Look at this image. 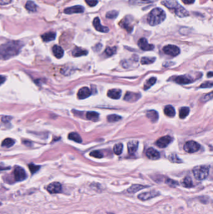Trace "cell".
Returning a JSON list of instances; mask_svg holds the SVG:
<instances>
[{
    "label": "cell",
    "instance_id": "18",
    "mask_svg": "<svg viewBox=\"0 0 213 214\" xmlns=\"http://www.w3.org/2000/svg\"><path fill=\"white\" fill-rule=\"evenodd\" d=\"M127 18L128 16H126L123 19V21L121 23H119V25L124 28L128 33H131L133 30V27L131 25V21Z\"/></svg>",
    "mask_w": 213,
    "mask_h": 214
},
{
    "label": "cell",
    "instance_id": "42",
    "mask_svg": "<svg viewBox=\"0 0 213 214\" xmlns=\"http://www.w3.org/2000/svg\"><path fill=\"white\" fill-rule=\"evenodd\" d=\"M116 52V47H107L105 49V53L108 56H111Z\"/></svg>",
    "mask_w": 213,
    "mask_h": 214
},
{
    "label": "cell",
    "instance_id": "40",
    "mask_svg": "<svg viewBox=\"0 0 213 214\" xmlns=\"http://www.w3.org/2000/svg\"><path fill=\"white\" fill-rule=\"evenodd\" d=\"M164 183L171 187H175V186H177L179 185V183L177 181H176L174 180H172V179L169 178H166Z\"/></svg>",
    "mask_w": 213,
    "mask_h": 214
},
{
    "label": "cell",
    "instance_id": "22",
    "mask_svg": "<svg viewBox=\"0 0 213 214\" xmlns=\"http://www.w3.org/2000/svg\"><path fill=\"white\" fill-rule=\"evenodd\" d=\"M52 51L53 54L57 58H61L64 55V51L60 46L54 45L52 48Z\"/></svg>",
    "mask_w": 213,
    "mask_h": 214
},
{
    "label": "cell",
    "instance_id": "33",
    "mask_svg": "<svg viewBox=\"0 0 213 214\" xmlns=\"http://www.w3.org/2000/svg\"><path fill=\"white\" fill-rule=\"evenodd\" d=\"M14 143H15V141L13 139L10 138H7L2 141V142L1 143V146L3 147L9 148V147H11L12 146H13Z\"/></svg>",
    "mask_w": 213,
    "mask_h": 214
},
{
    "label": "cell",
    "instance_id": "21",
    "mask_svg": "<svg viewBox=\"0 0 213 214\" xmlns=\"http://www.w3.org/2000/svg\"><path fill=\"white\" fill-rule=\"evenodd\" d=\"M107 96L112 99H119L121 96V91L119 89H112L107 91Z\"/></svg>",
    "mask_w": 213,
    "mask_h": 214
},
{
    "label": "cell",
    "instance_id": "39",
    "mask_svg": "<svg viewBox=\"0 0 213 214\" xmlns=\"http://www.w3.org/2000/svg\"><path fill=\"white\" fill-rule=\"evenodd\" d=\"M211 99H213V91H211V93L203 95L200 99L201 101L202 102H206Z\"/></svg>",
    "mask_w": 213,
    "mask_h": 214
},
{
    "label": "cell",
    "instance_id": "14",
    "mask_svg": "<svg viewBox=\"0 0 213 214\" xmlns=\"http://www.w3.org/2000/svg\"><path fill=\"white\" fill-rule=\"evenodd\" d=\"M92 24H93V26L94 27V28L97 31H99V32H101V33H107L109 31V28L107 27L104 26H102L101 24L100 19H99V18L98 17H96L94 19Z\"/></svg>",
    "mask_w": 213,
    "mask_h": 214
},
{
    "label": "cell",
    "instance_id": "23",
    "mask_svg": "<svg viewBox=\"0 0 213 214\" xmlns=\"http://www.w3.org/2000/svg\"><path fill=\"white\" fill-rule=\"evenodd\" d=\"M149 187V186L147 185H139V184H135V185H132V186H131L128 189H127V192L130 193H134L142 189L146 188Z\"/></svg>",
    "mask_w": 213,
    "mask_h": 214
},
{
    "label": "cell",
    "instance_id": "6",
    "mask_svg": "<svg viewBox=\"0 0 213 214\" xmlns=\"http://www.w3.org/2000/svg\"><path fill=\"white\" fill-rule=\"evenodd\" d=\"M14 179L16 181H21L27 178V174L25 170L19 166H15L13 171Z\"/></svg>",
    "mask_w": 213,
    "mask_h": 214
},
{
    "label": "cell",
    "instance_id": "26",
    "mask_svg": "<svg viewBox=\"0 0 213 214\" xmlns=\"http://www.w3.org/2000/svg\"><path fill=\"white\" fill-rule=\"evenodd\" d=\"M164 114L169 117H174L176 115L174 108L172 105H167L164 109Z\"/></svg>",
    "mask_w": 213,
    "mask_h": 214
},
{
    "label": "cell",
    "instance_id": "1",
    "mask_svg": "<svg viewBox=\"0 0 213 214\" xmlns=\"http://www.w3.org/2000/svg\"><path fill=\"white\" fill-rule=\"evenodd\" d=\"M23 44L19 41H9L1 46V57L4 59H7L17 55Z\"/></svg>",
    "mask_w": 213,
    "mask_h": 214
},
{
    "label": "cell",
    "instance_id": "3",
    "mask_svg": "<svg viewBox=\"0 0 213 214\" xmlns=\"http://www.w3.org/2000/svg\"><path fill=\"white\" fill-rule=\"evenodd\" d=\"M161 3L164 6L172 10L173 12L180 18H184L189 16L188 11L176 0H162Z\"/></svg>",
    "mask_w": 213,
    "mask_h": 214
},
{
    "label": "cell",
    "instance_id": "35",
    "mask_svg": "<svg viewBox=\"0 0 213 214\" xmlns=\"http://www.w3.org/2000/svg\"><path fill=\"white\" fill-rule=\"evenodd\" d=\"M123 150V145L121 143H117L114 145V148H113V151L116 155H120L121 154L122 151Z\"/></svg>",
    "mask_w": 213,
    "mask_h": 214
},
{
    "label": "cell",
    "instance_id": "8",
    "mask_svg": "<svg viewBox=\"0 0 213 214\" xmlns=\"http://www.w3.org/2000/svg\"><path fill=\"white\" fill-rule=\"evenodd\" d=\"M172 80L176 83L179 84H189V83H192L195 79H193L192 77L189 75L184 74V75H180V76H175L174 78H172Z\"/></svg>",
    "mask_w": 213,
    "mask_h": 214
},
{
    "label": "cell",
    "instance_id": "13",
    "mask_svg": "<svg viewBox=\"0 0 213 214\" xmlns=\"http://www.w3.org/2000/svg\"><path fill=\"white\" fill-rule=\"evenodd\" d=\"M84 11V8L81 5L73 6L72 7L64 9V13L67 14H71L73 13H82Z\"/></svg>",
    "mask_w": 213,
    "mask_h": 214
},
{
    "label": "cell",
    "instance_id": "15",
    "mask_svg": "<svg viewBox=\"0 0 213 214\" xmlns=\"http://www.w3.org/2000/svg\"><path fill=\"white\" fill-rule=\"evenodd\" d=\"M141 94L139 93H134L127 91L124 98V99L128 102H135L141 98Z\"/></svg>",
    "mask_w": 213,
    "mask_h": 214
},
{
    "label": "cell",
    "instance_id": "17",
    "mask_svg": "<svg viewBox=\"0 0 213 214\" xmlns=\"http://www.w3.org/2000/svg\"><path fill=\"white\" fill-rule=\"evenodd\" d=\"M91 94V91L90 89L86 86L81 88L77 92V98L80 99H85L87 97H89Z\"/></svg>",
    "mask_w": 213,
    "mask_h": 214
},
{
    "label": "cell",
    "instance_id": "52",
    "mask_svg": "<svg viewBox=\"0 0 213 214\" xmlns=\"http://www.w3.org/2000/svg\"><path fill=\"white\" fill-rule=\"evenodd\" d=\"M4 79H5V78H4V76H1V84L4 82Z\"/></svg>",
    "mask_w": 213,
    "mask_h": 214
},
{
    "label": "cell",
    "instance_id": "25",
    "mask_svg": "<svg viewBox=\"0 0 213 214\" xmlns=\"http://www.w3.org/2000/svg\"><path fill=\"white\" fill-rule=\"evenodd\" d=\"M55 38H56V33L52 32V31L45 33L41 35L42 39L43 40V41H45V42L53 41L55 39Z\"/></svg>",
    "mask_w": 213,
    "mask_h": 214
},
{
    "label": "cell",
    "instance_id": "46",
    "mask_svg": "<svg viewBox=\"0 0 213 214\" xmlns=\"http://www.w3.org/2000/svg\"><path fill=\"white\" fill-rule=\"evenodd\" d=\"M85 1L90 7H94L98 3V0H85Z\"/></svg>",
    "mask_w": 213,
    "mask_h": 214
},
{
    "label": "cell",
    "instance_id": "41",
    "mask_svg": "<svg viewBox=\"0 0 213 214\" xmlns=\"http://www.w3.org/2000/svg\"><path fill=\"white\" fill-rule=\"evenodd\" d=\"M121 119V116L117 115H115V114L108 115L107 117V120L109 122H116V121H119Z\"/></svg>",
    "mask_w": 213,
    "mask_h": 214
},
{
    "label": "cell",
    "instance_id": "19",
    "mask_svg": "<svg viewBox=\"0 0 213 214\" xmlns=\"http://www.w3.org/2000/svg\"><path fill=\"white\" fill-rule=\"evenodd\" d=\"M139 143L137 141H131L127 143V150L130 155H132L136 153L137 150Z\"/></svg>",
    "mask_w": 213,
    "mask_h": 214
},
{
    "label": "cell",
    "instance_id": "45",
    "mask_svg": "<svg viewBox=\"0 0 213 214\" xmlns=\"http://www.w3.org/2000/svg\"><path fill=\"white\" fill-rule=\"evenodd\" d=\"M40 166L38 165H35L32 163H31L29 165V168L30 170V171H31L32 173H34L35 172H36L39 169Z\"/></svg>",
    "mask_w": 213,
    "mask_h": 214
},
{
    "label": "cell",
    "instance_id": "43",
    "mask_svg": "<svg viewBox=\"0 0 213 214\" xmlns=\"http://www.w3.org/2000/svg\"><path fill=\"white\" fill-rule=\"evenodd\" d=\"M90 155L91 156H93V157H95L97 158H101L103 157L102 153L99 150H94V151H91L90 153Z\"/></svg>",
    "mask_w": 213,
    "mask_h": 214
},
{
    "label": "cell",
    "instance_id": "47",
    "mask_svg": "<svg viewBox=\"0 0 213 214\" xmlns=\"http://www.w3.org/2000/svg\"><path fill=\"white\" fill-rule=\"evenodd\" d=\"M101 48H102V44L101 43H98V44H96L94 48H93V49L95 51H99L101 49Z\"/></svg>",
    "mask_w": 213,
    "mask_h": 214
},
{
    "label": "cell",
    "instance_id": "32",
    "mask_svg": "<svg viewBox=\"0 0 213 214\" xmlns=\"http://www.w3.org/2000/svg\"><path fill=\"white\" fill-rule=\"evenodd\" d=\"M189 111H190V110L188 107H186V106H184V107H182L180 110H179V117L181 119H184L185 118L189 113Z\"/></svg>",
    "mask_w": 213,
    "mask_h": 214
},
{
    "label": "cell",
    "instance_id": "53",
    "mask_svg": "<svg viewBox=\"0 0 213 214\" xmlns=\"http://www.w3.org/2000/svg\"><path fill=\"white\" fill-rule=\"evenodd\" d=\"M107 214H114V213H111V212H109V213H107Z\"/></svg>",
    "mask_w": 213,
    "mask_h": 214
},
{
    "label": "cell",
    "instance_id": "50",
    "mask_svg": "<svg viewBox=\"0 0 213 214\" xmlns=\"http://www.w3.org/2000/svg\"><path fill=\"white\" fill-rule=\"evenodd\" d=\"M11 119V116H3L2 118V121L3 122H7L9 121Z\"/></svg>",
    "mask_w": 213,
    "mask_h": 214
},
{
    "label": "cell",
    "instance_id": "48",
    "mask_svg": "<svg viewBox=\"0 0 213 214\" xmlns=\"http://www.w3.org/2000/svg\"><path fill=\"white\" fill-rule=\"evenodd\" d=\"M12 2V0H0L1 5H6L10 4Z\"/></svg>",
    "mask_w": 213,
    "mask_h": 214
},
{
    "label": "cell",
    "instance_id": "36",
    "mask_svg": "<svg viewBox=\"0 0 213 214\" xmlns=\"http://www.w3.org/2000/svg\"><path fill=\"white\" fill-rule=\"evenodd\" d=\"M156 60V58L151 57H143L141 59V63L142 64H149L154 63Z\"/></svg>",
    "mask_w": 213,
    "mask_h": 214
},
{
    "label": "cell",
    "instance_id": "24",
    "mask_svg": "<svg viewBox=\"0 0 213 214\" xmlns=\"http://www.w3.org/2000/svg\"><path fill=\"white\" fill-rule=\"evenodd\" d=\"M87 51L86 49H84L79 47H76L74 48V49L72 51V54L73 56L75 57H79L81 56H85L87 55Z\"/></svg>",
    "mask_w": 213,
    "mask_h": 214
},
{
    "label": "cell",
    "instance_id": "30",
    "mask_svg": "<svg viewBox=\"0 0 213 214\" xmlns=\"http://www.w3.org/2000/svg\"><path fill=\"white\" fill-rule=\"evenodd\" d=\"M182 184L183 186L186 188H191L193 186V182L192 178L189 176H186L184 178Z\"/></svg>",
    "mask_w": 213,
    "mask_h": 214
},
{
    "label": "cell",
    "instance_id": "20",
    "mask_svg": "<svg viewBox=\"0 0 213 214\" xmlns=\"http://www.w3.org/2000/svg\"><path fill=\"white\" fill-rule=\"evenodd\" d=\"M146 116L150 120L151 122H156L159 118V114L156 110H149L146 113Z\"/></svg>",
    "mask_w": 213,
    "mask_h": 214
},
{
    "label": "cell",
    "instance_id": "27",
    "mask_svg": "<svg viewBox=\"0 0 213 214\" xmlns=\"http://www.w3.org/2000/svg\"><path fill=\"white\" fill-rule=\"evenodd\" d=\"M26 9L31 12H36L37 11V5L32 1H27L25 4Z\"/></svg>",
    "mask_w": 213,
    "mask_h": 214
},
{
    "label": "cell",
    "instance_id": "44",
    "mask_svg": "<svg viewBox=\"0 0 213 214\" xmlns=\"http://www.w3.org/2000/svg\"><path fill=\"white\" fill-rule=\"evenodd\" d=\"M211 87H213V82L212 81H206L205 83H202L199 86V88H207Z\"/></svg>",
    "mask_w": 213,
    "mask_h": 214
},
{
    "label": "cell",
    "instance_id": "12",
    "mask_svg": "<svg viewBox=\"0 0 213 214\" xmlns=\"http://www.w3.org/2000/svg\"><path fill=\"white\" fill-rule=\"evenodd\" d=\"M138 46L143 51H151L154 48V46L152 44H149L147 40L145 38H141L137 42Z\"/></svg>",
    "mask_w": 213,
    "mask_h": 214
},
{
    "label": "cell",
    "instance_id": "5",
    "mask_svg": "<svg viewBox=\"0 0 213 214\" xmlns=\"http://www.w3.org/2000/svg\"><path fill=\"white\" fill-rule=\"evenodd\" d=\"M201 148L200 145L193 140H189L186 142L184 145V150L187 153H192L197 151Z\"/></svg>",
    "mask_w": 213,
    "mask_h": 214
},
{
    "label": "cell",
    "instance_id": "9",
    "mask_svg": "<svg viewBox=\"0 0 213 214\" xmlns=\"http://www.w3.org/2000/svg\"><path fill=\"white\" fill-rule=\"evenodd\" d=\"M173 138L171 137L169 135H166L162 137H161L159 138L155 143L156 145L158 147L161 148H164L167 147L172 141H173Z\"/></svg>",
    "mask_w": 213,
    "mask_h": 214
},
{
    "label": "cell",
    "instance_id": "28",
    "mask_svg": "<svg viewBox=\"0 0 213 214\" xmlns=\"http://www.w3.org/2000/svg\"><path fill=\"white\" fill-rule=\"evenodd\" d=\"M68 138L77 143H81L82 138L81 136L76 132H71L68 135Z\"/></svg>",
    "mask_w": 213,
    "mask_h": 214
},
{
    "label": "cell",
    "instance_id": "37",
    "mask_svg": "<svg viewBox=\"0 0 213 214\" xmlns=\"http://www.w3.org/2000/svg\"><path fill=\"white\" fill-rule=\"evenodd\" d=\"M118 11L116 10H112V11H108L106 14V17L107 18L109 19H115L118 16Z\"/></svg>",
    "mask_w": 213,
    "mask_h": 214
},
{
    "label": "cell",
    "instance_id": "2",
    "mask_svg": "<svg viewBox=\"0 0 213 214\" xmlns=\"http://www.w3.org/2000/svg\"><path fill=\"white\" fill-rule=\"evenodd\" d=\"M166 18L165 11L160 8H154L149 13L147 18V23L151 26H156L161 24Z\"/></svg>",
    "mask_w": 213,
    "mask_h": 214
},
{
    "label": "cell",
    "instance_id": "16",
    "mask_svg": "<svg viewBox=\"0 0 213 214\" xmlns=\"http://www.w3.org/2000/svg\"><path fill=\"white\" fill-rule=\"evenodd\" d=\"M146 156L150 160H157L160 157L159 152L154 148H149L146 151Z\"/></svg>",
    "mask_w": 213,
    "mask_h": 214
},
{
    "label": "cell",
    "instance_id": "54",
    "mask_svg": "<svg viewBox=\"0 0 213 214\" xmlns=\"http://www.w3.org/2000/svg\"><path fill=\"white\" fill-rule=\"evenodd\" d=\"M212 1H213V0H212Z\"/></svg>",
    "mask_w": 213,
    "mask_h": 214
},
{
    "label": "cell",
    "instance_id": "38",
    "mask_svg": "<svg viewBox=\"0 0 213 214\" xmlns=\"http://www.w3.org/2000/svg\"><path fill=\"white\" fill-rule=\"evenodd\" d=\"M168 158H169V160L171 161H172V162H173V163H182V160H181V158H179L178 157V156H177L176 154H174V153L170 155L169 156Z\"/></svg>",
    "mask_w": 213,
    "mask_h": 214
},
{
    "label": "cell",
    "instance_id": "34",
    "mask_svg": "<svg viewBox=\"0 0 213 214\" xmlns=\"http://www.w3.org/2000/svg\"><path fill=\"white\" fill-rule=\"evenodd\" d=\"M152 3L151 0H129V3L131 5H140Z\"/></svg>",
    "mask_w": 213,
    "mask_h": 214
},
{
    "label": "cell",
    "instance_id": "4",
    "mask_svg": "<svg viewBox=\"0 0 213 214\" xmlns=\"http://www.w3.org/2000/svg\"><path fill=\"white\" fill-rule=\"evenodd\" d=\"M194 177L198 180L206 179L209 173V166L207 165H199L192 169Z\"/></svg>",
    "mask_w": 213,
    "mask_h": 214
},
{
    "label": "cell",
    "instance_id": "51",
    "mask_svg": "<svg viewBox=\"0 0 213 214\" xmlns=\"http://www.w3.org/2000/svg\"><path fill=\"white\" fill-rule=\"evenodd\" d=\"M207 76L208 77H211L212 76H213V72H211V71L209 72V73L207 74Z\"/></svg>",
    "mask_w": 213,
    "mask_h": 214
},
{
    "label": "cell",
    "instance_id": "10",
    "mask_svg": "<svg viewBox=\"0 0 213 214\" xmlns=\"http://www.w3.org/2000/svg\"><path fill=\"white\" fill-rule=\"evenodd\" d=\"M160 195V192L156 190H151L149 191H146L141 193L138 195L137 198L142 201H146L152 198H155Z\"/></svg>",
    "mask_w": 213,
    "mask_h": 214
},
{
    "label": "cell",
    "instance_id": "11",
    "mask_svg": "<svg viewBox=\"0 0 213 214\" xmlns=\"http://www.w3.org/2000/svg\"><path fill=\"white\" fill-rule=\"evenodd\" d=\"M46 190L51 194L59 193L62 191V185L59 182L54 181L49 183L46 186Z\"/></svg>",
    "mask_w": 213,
    "mask_h": 214
},
{
    "label": "cell",
    "instance_id": "29",
    "mask_svg": "<svg viewBox=\"0 0 213 214\" xmlns=\"http://www.w3.org/2000/svg\"><path fill=\"white\" fill-rule=\"evenodd\" d=\"M99 113L95 111H88L86 113V118L91 121H95L99 119Z\"/></svg>",
    "mask_w": 213,
    "mask_h": 214
},
{
    "label": "cell",
    "instance_id": "49",
    "mask_svg": "<svg viewBox=\"0 0 213 214\" xmlns=\"http://www.w3.org/2000/svg\"><path fill=\"white\" fill-rule=\"evenodd\" d=\"M182 1L186 4H191L194 3L195 0H182Z\"/></svg>",
    "mask_w": 213,
    "mask_h": 214
},
{
    "label": "cell",
    "instance_id": "7",
    "mask_svg": "<svg viewBox=\"0 0 213 214\" xmlns=\"http://www.w3.org/2000/svg\"><path fill=\"white\" fill-rule=\"evenodd\" d=\"M164 53L171 56H176L180 53V49L176 45L168 44L164 46L162 49Z\"/></svg>",
    "mask_w": 213,
    "mask_h": 214
},
{
    "label": "cell",
    "instance_id": "31",
    "mask_svg": "<svg viewBox=\"0 0 213 214\" xmlns=\"http://www.w3.org/2000/svg\"><path fill=\"white\" fill-rule=\"evenodd\" d=\"M156 79H157L156 77H151L149 79H147L144 85V89L147 90L150 88L152 85L155 84V83L156 82Z\"/></svg>",
    "mask_w": 213,
    "mask_h": 214
}]
</instances>
